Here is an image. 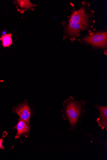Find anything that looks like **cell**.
I'll return each mask as SVG.
<instances>
[{"mask_svg": "<svg viewBox=\"0 0 107 160\" xmlns=\"http://www.w3.org/2000/svg\"><path fill=\"white\" fill-rule=\"evenodd\" d=\"M90 7V3L83 2L79 9H73L68 19L61 22L64 28L63 41L69 39L73 43L80 36L82 32L85 31L88 33L93 31L95 22V13Z\"/></svg>", "mask_w": 107, "mask_h": 160, "instance_id": "cell-1", "label": "cell"}, {"mask_svg": "<svg viewBox=\"0 0 107 160\" xmlns=\"http://www.w3.org/2000/svg\"><path fill=\"white\" fill-rule=\"evenodd\" d=\"M85 101L76 100L71 96L64 102L62 112L64 119L69 122V130L75 131L78 124L81 122L85 115Z\"/></svg>", "mask_w": 107, "mask_h": 160, "instance_id": "cell-2", "label": "cell"}, {"mask_svg": "<svg viewBox=\"0 0 107 160\" xmlns=\"http://www.w3.org/2000/svg\"><path fill=\"white\" fill-rule=\"evenodd\" d=\"M79 42L90 46L94 50L100 49L107 55V32L104 30H94L78 39Z\"/></svg>", "mask_w": 107, "mask_h": 160, "instance_id": "cell-3", "label": "cell"}, {"mask_svg": "<svg viewBox=\"0 0 107 160\" xmlns=\"http://www.w3.org/2000/svg\"><path fill=\"white\" fill-rule=\"evenodd\" d=\"M13 111L19 116V119L29 124L31 115V110L26 102L14 107Z\"/></svg>", "mask_w": 107, "mask_h": 160, "instance_id": "cell-4", "label": "cell"}, {"mask_svg": "<svg viewBox=\"0 0 107 160\" xmlns=\"http://www.w3.org/2000/svg\"><path fill=\"white\" fill-rule=\"evenodd\" d=\"M95 107L99 111V117L97 120L99 126L102 129H107V107L97 105Z\"/></svg>", "mask_w": 107, "mask_h": 160, "instance_id": "cell-5", "label": "cell"}, {"mask_svg": "<svg viewBox=\"0 0 107 160\" xmlns=\"http://www.w3.org/2000/svg\"><path fill=\"white\" fill-rule=\"evenodd\" d=\"M14 4L16 5V8L18 11L21 14L24 13L26 10L35 11V8L37 6L32 3L29 0H19L13 1Z\"/></svg>", "mask_w": 107, "mask_h": 160, "instance_id": "cell-6", "label": "cell"}, {"mask_svg": "<svg viewBox=\"0 0 107 160\" xmlns=\"http://www.w3.org/2000/svg\"><path fill=\"white\" fill-rule=\"evenodd\" d=\"M16 127L18 130L16 137L18 138L20 136L24 135L27 133L29 132L30 128L29 124L20 119H19Z\"/></svg>", "mask_w": 107, "mask_h": 160, "instance_id": "cell-7", "label": "cell"}, {"mask_svg": "<svg viewBox=\"0 0 107 160\" xmlns=\"http://www.w3.org/2000/svg\"><path fill=\"white\" fill-rule=\"evenodd\" d=\"M0 40L2 41V45L4 48L9 47L12 44L13 42L11 33L3 35L0 38Z\"/></svg>", "mask_w": 107, "mask_h": 160, "instance_id": "cell-8", "label": "cell"}, {"mask_svg": "<svg viewBox=\"0 0 107 160\" xmlns=\"http://www.w3.org/2000/svg\"><path fill=\"white\" fill-rule=\"evenodd\" d=\"M3 139H0V149H4V148L3 146Z\"/></svg>", "mask_w": 107, "mask_h": 160, "instance_id": "cell-9", "label": "cell"}]
</instances>
